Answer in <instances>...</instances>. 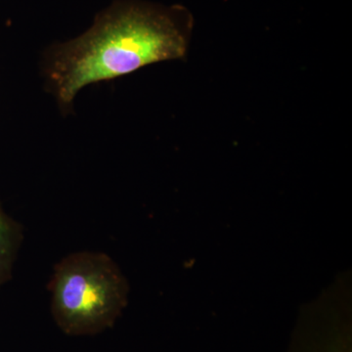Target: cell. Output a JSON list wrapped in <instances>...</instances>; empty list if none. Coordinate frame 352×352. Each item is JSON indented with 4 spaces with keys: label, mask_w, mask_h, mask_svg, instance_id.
<instances>
[{
    "label": "cell",
    "mask_w": 352,
    "mask_h": 352,
    "mask_svg": "<svg viewBox=\"0 0 352 352\" xmlns=\"http://www.w3.org/2000/svg\"><path fill=\"white\" fill-rule=\"evenodd\" d=\"M23 239L22 226L7 214L0 201V288L12 277Z\"/></svg>",
    "instance_id": "3"
},
{
    "label": "cell",
    "mask_w": 352,
    "mask_h": 352,
    "mask_svg": "<svg viewBox=\"0 0 352 352\" xmlns=\"http://www.w3.org/2000/svg\"><path fill=\"white\" fill-rule=\"evenodd\" d=\"M51 312L62 332L94 336L112 328L127 305L129 283L104 252H78L54 267Z\"/></svg>",
    "instance_id": "2"
},
{
    "label": "cell",
    "mask_w": 352,
    "mask_h": 352,
    "mask_svg": "<svg viewBox=\"0 0 352 352\" xmlns=\"http://www.w3.org/2000/svg\"><path fill=\"white\" fill-rule=\"evenodd\" d=\"M192 29L193 18L183 6L115 0L80 36L43 51L39 61L43 87L67 115L83 88L182 59Z\"/></svg>",
    "instance_id": "1"
}]
</instances>
